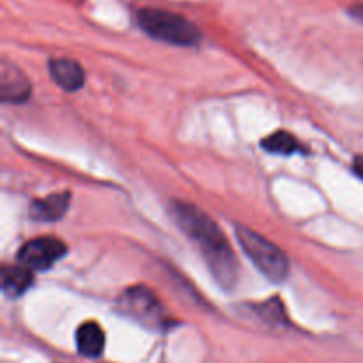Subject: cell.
Here are the masks:
<instances>
[{"label": "cell", "instance_id": "obj_1", "mask_svg": "<svg viewBox=\"0 0 363 363\" xmlns=\"http://www.w3.org/2000/svg\"><path fill=\"white\" fill-rule=\"evenodd\" d=\"M170 213L179 229L197 245L216 282L225 289H233L240 275L238 259L215 220L201 208L183 201H174Z\"/></svg>", "mask_w": 363, "mask_h": 363}, {"label": "cell", "instance_id": "obj_2", "mask_svg": "<svg viewBox=\"0 0 363 363\" xmlns=\"http://www.w3.org/2000/svg\"><path fill=\"white\" fill-rule=\"evenodd\" d=\"M142 30L156 41L174 46H195L201 41V30L188 18L165 9L144 7L137 13Z\"/></svg>", "mask_w": 363, "mask_h": 363}, {"label": "cell", "instance_id": "obj_3", "mask_svg": "<svg viewBox=\"0 0 363 363\" xmlns=\"http://www.w3.org/2000/svg\"><path fill=\"white\" fill-rule=\"evenodd\" d=\"M236 236L240 241L245 255L254 262L255 268L262 273L268 280L275 284L286 282L289 277L291 266L286 252L277 247L262 234L255 233L254 229L245 225H236Z\"/></svg>", "mask_w": 363, "mask_h": 363}, {"label": "cell", "instance_id": "obj_4", "mask_svg": "<svg viewBox=\"0 0 363 363\" xmlns=\"http://www.w3.org/2000/svg\"><path fill=\"white\" fill-rule=\"evenodd\" d=\"M117 308L145 328L163 330L170 326L169 318L156 294L144 286L130 287L124 291L117 301Z\"/></svg>", "mask_w": 363, "mask_h": 363}, {"label": "cell", "instance_id": "obj_5", "mask_svg": "<svg viewBox=\"0 0 363 363\" xmlns=\"http://www.w3.org/2000/svg\"><path fill=\"white\" fill-rule=\"evenodd\" d=\"M67 254V247L59 238L45 236L27 241L18 252L20 264L32 272H46Z\"/></svg>", "mask_w": 363, "mask_h": 363}, {"label": "cell", "instance_id": "obj_6", "mask_svg": "<svg viewBox=\"0 0 363 363\" xmlns=\"http://www.w3.org/2000/svg\"><path fill=\"white\" fill-rule=\"evenodd\" d=\"M0 96L6 103H23L30 98V82L20 67L6 59L0 67Z\"/></svg>", "mask_w": 363, "mask_h": 363}, {"label": "cell", "instance_id": "obj_7", "mask_svg": "<svg viewBox=\"0 0 363 363\" xmlns=\"http://www.w3.org/2000/svg\"><path fill=\"white\" fill-rule=\"evenodd\" d=\"M50 74H52L53 82L67 92L78 91L85 84V73L80 64L73 59H66V57L50 60Z\"/></svg>", "mask_w": 363, "mask_h": 363}, {"label": "cell", "instance_id": "obj_8", "mask_svg": "<svg viewBox=\"0 0 363 363\" xmlns=\"http://www.w3.org/2000/svg\"><path fill=\"white\" fill-rule=\"evenodd\" d=\"M71 202L69 191L50 194L48 197L39 199L30 204V218L38 222H57L67 213Z\"/></svg>", "mask_w": 363, "mask_h": 363}, {"label": "cell", "instance_id": "obj_9", "mask_svg": "<svg viewBox=\"0 0 363 363\" xmlns=\"http://www.w3.org/2000/svg\"><path fill=\"white\" fill-rule=\"evenodd\" d=\"M77 347L82 357L98 358L105 350V332L94 321H87L78 326L77 330Z\"/></svg>", "mask_w": 363, "mask_h": 363}, {"label": "cell", "instance_id": "obj_10", "mask_svg": "<svg viewBox=\"0 0 363 363\" xmlns=\"http://www.w3.org/2000/svg\"><path fill=\"white\" fill-rule=\"evenodd\" d=\"M34 280V272L27 266H4L2 268V291L7 298H20Z\"/></svg>", "mask_w": 363, "mask_h": 363}, {"label": "cell", "instance_id": "obj_11", "mask_svg": "<svg viewBox=\"0 0 363 363\" xmlns=\"http://www.w3.org/2000/svg\"><path fill=\"white\" fill-rule=\"evenodd\" d=\"M262 147L268 152H273V155H305L307 149L301 145V142L294 137L289 131H275V133L268 135L262 140Z\"/></svg>", "mask_w": 363, "mask_h": 363}, {"label": "cell", "instance_id": "obj_12", "mask_svg": "<svg viewBox=\"0 0 363 363\" xmlns=\"http://www.w3.org/2000/svg\"><path fill=\"white\" fill-rule=\"evenodd\" d=\"M350 14L354 18V20L360 21V23L363 25V4H357V6L351 7Z\"/></svg>", "mask_w": 363, "mask_h": 363}, {"label": "cell", "instance_id": "obj_13", "mask_svg": "<svg viewBox=\"0 0 363 363\" xmlns=\"http://www.w3.org/2000/svg\"><path fill=\"white\" fill-rule=\"evenodd\" d=\"M353 170L360 179H363V155H358L353 162Z\"/></svg>", "mask_w": 363, "mask_h": 363}]
</instances>
